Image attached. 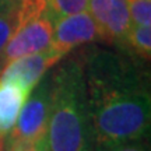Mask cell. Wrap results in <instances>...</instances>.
<instances>
[{
    "label": "cell",
    "mask_w": 151,
    "mask_h": 151,
    "mask_svg": "<svg viewBox=\"0 0 151 151\" xmlns=\"http://www.w3.org/2000/svg\"><path fill=\"white\" fill-rule=\"evenodd\" d=\"M52 102V77L46 74L38 83L18 115L14 127L3 140L13 143H43L46 141L49 113Z\"/></svg>",
    "instance_id": "cell-3"
},
{
    "label": "cell",
    "mask_w": 151,
    "mask_h": 151,
    "mask_svg": "<svg viewBox=\"0 0 151 151\" xmlns=\"http://www.w3.org/2000/svg\"><path fill=\"white\" fill-rule=\"evenodd\" d=\"M3 151H46V141H43V143H13V144H4Z\"/></svg>",
    "instance_id": "cell-14"
},
{
    "label": "cell",
    "mask_w": 151,
    "mask_h": 151,
    "mask_svg": "<svg viewBox=\"0 0 151 151\" xmlns=\"http://www.w3.org/2000/svg\"><path fill=\"white\" fill-rule=\"evenodd\" d=\"M132 25H151V0H126Z\"/></svg>",
    "instance_id": "cell-11"
},
{
    "label": "cell",
    "mask_w": 151,
    "mask_h": 151,
    "mask_svg": "<svg viewBox=\"0 0 151 151\" xmlns=\"http://www.w3.org/2000/svg\"><path fill=\"white\" fill-rule=\"evenodd\" d=\"M102 42V35L88 11L56 18L50 49L65 58L73 49L91 42Z\"/></svg>",
    "instance_id": "cell-5"
},
{
    "label": "cell",
    "mask_w": 151,
    "mask_h": 151,
    "mask_svg": "<svg viewBox=\"0 0 151 151\" xmlns=\"http://www.w3.org/2000/svg\"><path fill=\"white\" fill-rule=\"evenodd\" d=\"M31 91L10 81H0V140L9 136Z\"/></svg>",
    "instance_id": "cell-8"
},
{
    "label": "cell",
    "mask_w": 151,
    "mask_h": 151,
    "mask_svg": "<svg viewBox=\"0 0 151 151\" xmlns=\"http://www.w3.org/2000/svg\"><path fill=\"white\" fill-rule=\"evenodd\" d=\"M0 151H3V141L0 140Z\"/></svg>",
    "instance_id": "cell-15"
},
{
    "label": "cell",
    "mask_w": 151,
    "mask_h": 151,
    "mask_svg": "<svg viewBox=\"0 0 151 151\" xmlns=\"http://www.w3.org/2000/svg\"><path fill=\"white\" fill-rule=\"evenodd\" d=\"M53 22L48 16L32 18L14 28L9 42L0 53V71L10 62L50 49Z\"/></svg>",
    "instance_id": "cell-4"
},
{
    "label": "cell",
    "mask_w": 151,
    "mask_h": 151,
    "mask_svg": "<svg viewBox=\"0 0 151 151\" xmlns=\"http://www.w3.org/2000/svg\"><path fill=\"white\" fill-rule=\"evenodd\" d=\"M88 0H48V17L52 22L56 18L87 11Z\"/></svg>",
    "instance_id": "cell-10"
},
{
    "label": "cell",
    "mask_w": 151,
    "mask_h": 151,
    "mask_svg": "<svg viewBox=\"0 0 151 151\" xmlns=\"http://www.w3.org/2000/svg\"><path fill=\"white\" fill-rule=\"evenodd\" d=\"M122 48H129L132 55L143 62H150L151 58V28L132 25Z\"/></svg>",
    "instance_id": "cell-9"
},
{
    "label": "cell",
    "mask_w": 151,
    "mask_h": 151,
    "mask_svg": "<svg viewBox=\"0 0 151 151\" xmlns=\"http://www.w3.org/2000/svg\"><path fill=\"white\" fill-rule=\"evenodd\" d=\"M16 27V10L0 7V53Z\"/></svg>",
    "instance_id": "cell-12"
},
{
    "label": "cell",
    "mask_w": 151,
    "mask_h": 151,
    "mask_svg": "<svg viewBox=\"0 0 151 151\" xmlns=\"http://www.w3.org/2000/svg\"><path fill=\"white\" fill-rule=\"evenodd\" d=\"M94 147L146 139L150 133L148 74L130 56L105 49L81 53Z\"/></svg>",
    "instance_id": "cell-1"
},
{
    "label": "cell",
    "mask_w": 151,
    "mask_h": 151,
    "mask_svg": "<svg viewBox=\"0 0 151 151\" xmlns=\"http://www.w3.org/2000/svg\"><path fill=\"white\" fill-rule=\"evenodd\" d=\"M50 77L52 102L46 151H92L94 139L81 55L60 63Z\"/></svg>",
    "instance_id": "cell-2"
},
{
    "label": "cell",
    "mask_w": 151,
    "mask_h": 151,
    "mask_svg": "<svg viewBox=\"0 0 151 151\" xmlns=\"http://www.w3.org/2000/svg\"><path fill=\"white\" fill-rule=\"evenodd\" d=\"M87 9L102 35V42L123 46L132 28L126 0H88Z\"/></svg>",
    "instance_id": "cell-6"
},
{
    "label": "cell",
    "mask_w": 151,
    "mask_h": 151,
    "mask_svg": "<svg viewBox=\"0 0 151 151\" xmlns=\"http://www.w3.org/2000/svg\"><path fill=\"white\" fill-rule=\"evenodd\" d=\"M92 151H150L146 139L134 141H126L118 144H106V146H95Z\"/></svg>",
    "instance_id": "cell-13"
},
{
    "label": "cell",
    "mask_w": 151,
    "mask_h": 151,
    "mask_svg": "<svg viewBox=\"0 0 151 151\" xmlns=\"http://www.w3.org/2000/svg\"><path fill=\"white\" fill-rule=\"evenodd\" d=\"M63 59L60 55L48 49L45 52L22 56L10 62L0 71V81H10L32 91L55 65Z\"/></svg>",
    "instance_id": "cell-7"
}]
</instances>
